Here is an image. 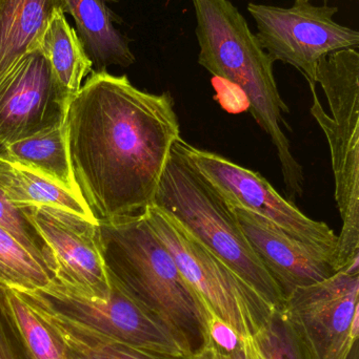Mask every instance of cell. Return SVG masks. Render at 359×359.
Returning a JSON list of instances; mask_svg holds the SVG:
<instances>
[{
	"label": "cell",
	"instance_id": "ac0fdd59",
	"mask_svg": "<svg viewBox=\"0 0 359 359\" xmlns=\"http://www.w3.org/2000/svg\"><path fill=\"white\" fill-rule=\"evenodd\" d=\"M0 156L36 170L79 196L72 174L65 123L4 145Z\"/></svg>",
	"mask_w": 359,
	"mask_h": 359
},
{
	"label": "cell",
	"instance_id": "7a4b0ae2",
	"mask_svg": "<svg viewBox=\"0 0 359 359\" xmlns=\"http://www.w3.org/2000/svg\"><path fill=\"white\" fill-rule=\"evenodd\" d=\"M97 230L110 278L162 318L193 355L210 345L214 316L183 278L145 212L98 219Z\"/></svg>",
	"mask_w": 359,
	"mask_h": 359
},
{
	"label": "cell",
	"instance_id": "8992f818",
	"mask_svg": "<svg viewBox=\"0 0 359 359\" xmlns=\"http://www.w3.org/2000/svg\"><path fill=\"white\" fill-rule=\"evenodd\" d=\"M143 212L209 312L240 339L254 337L276 310L155 205H150Z\"/></svg>",
	"mask_w": 359,
	"mask_h": 359
},
{
	"label": "cell",
	"instance_id": "44dd1931",
	"mask_svg": "<svg viewBox=\"0 0 359 359\" xmlns=\"http://www.w3.org/2000/svg\"><path fill=\"white\" fill-rule=\"evenodd\" d=\"M4 289L8 309L33 359H65L63 345L39 312L17 291Z\"/></svg>",
	"mask_w": 359,
	"mask_h": 359
},
{
	"label": "cell",
	"instance_id": "484cf974",
	"mask_svg": "<svg viewBox=\"0 0 359 359\" xmlns=\"http://www.w3.org/2000/svg\"><path fill=\"white\" fill-rule=\"evenodd\" d=\"M303 1H310V0H303Z\"/></svg>",
	"mask_w": 359,
	"mask_h": 359
},
{
	"label": "cell",
	"instance_id": "d4e9b609",
	"mask_svg": "<svg viewBox=\"0 0 359 359\" xmlns=\"http://www.w3.org/2000/svg\"><path fill=\"white\" fill-rule=\"evenodd\" d=\"M194 355L196 359H259L253 339H240L235 347L229 350L211 343Z\"/></svg>",
	"mask_w": 359,
	"mask_h": 359
},
{
	"label": "cell",
	"instance_id": "7c38bea8",
	"mask_svg": "<svg viewBox=\"0 0 359 359\" xmlns=\"http://www.w3.org/2000/svg\"><path fill=\"white\" fill-rule=\"evenodd\" d=\"M69 103L41 50L30 53L0 78V147L65 123Z\"/></svg>",
	"mask_w": 359,
	"mask_h": 359
},
{
	"label": "cell",
	"instance_id": "30bf717a",
	"mask_svg": "<svg viewBox=\"0 0 359 359\" xmlns=\"http://www.w3.org/2000/svg\"><path fill=\"white\" fill-rule=\"evenodd\" d=\"M282 308L318 359H359V271L299 287Z\"/></svg>",
	"mask_w": 359,
	"mask_h": 359
},
{
	"label": "cell",
	"instance_id": "d6986e66",
	"mask_svg": "<svg viewBox=\"0 0 359 359\" xmlns=\"http://www.w3.org/2000/svg\"><path fill=\"white\" fill-rule=\"evenodd\" d=\"M40 50L46 56L57 83L71 100L81 88L84 78L92 73L93 65L63 10L58 11L48 23Z\"/></svg>",
	"mask_w": 359,
	"mask_h": 359
},
{
	"label": "cell",
	"instance_id": "8fae6325",
	"mask_svg": "<svg viewBox=\"0 0 359 359\" xmlns=\"http://www.w3.org/2000/svg\"><path fill=\"white\" fill-rule=\"evenodd\" d=\"M27 209L54 255V280L89 299H107L111 282L98 242L97 221L54 206Z\"/></svg>",
	"mask_w": 359,
	"mask_h": 359
},
{
	"label": "cell",
	"instance_id": "2e32d148",
	"mask_svg": "<svg viewBox=\"0 0 359 359\" xmlns=\"http://www.w3.org/2000/svg\"><path fill=\"white\" fill-rule=\"evenodd\" d=\"M46 320L63 348L65 359H196L128 345L72 322L18 292Z\"/></svg>",
	"mask_w": 359,
	"mask_h": 359
},
{
	"label": "cell",
	"instance_id": "9c48e42d",
	"mask_svg": "<svg viewBox=\"0 0 359 359\" xmlns=\"http://www.w3.org/2000/svg\"><path fill=\"white\" fill-rule=\"evenodd\" d=\"M175 147L230 206L242 207L269 219L289 236L329 253L335 259L337 234L324 222L312 219L301 212L261 174L218 154L193 147L181 137Z\"/></svg>",
	"mask_w": 359,
	"mask_h": 359
},
{
	"label": "cell",
	"instance_id": "ba28073f",
	"mask_svg": "<svg viewBox=\"0 0 359 359\" xmlns=\"http://www.w3.org/2000/svg\"><path fill=\"white\" fill-rule=\"evenodd\" d=\"M248 11L263 50L274 61L301 72L309 86H316V69L324 57L359 46L358 31L334 20L337 6L295 0L289 8L251 2Z\"/></svg>",
	"mask_w": 359,
	"mask_h": 359
},
{
	"label": "cell",
	"instance_id": "603a6c76",
	"mask_svg": "<svg viewBox=\"0 0 359 359\" xmlns=\"http://www.w3.org/2000/svg\"><path fill=\"white\" fill-rule=\"evenodd\" d=\"M0 227L11 234L53 278L56 273L54 255L27 215V209L13 204L0 190Z\"/></svg>",
	"mask_w": 359,
	"mask_h": 359
},
{
	"label": "cell",
	"instance_id": "ffe728a7",
	"mask_svg": "<svg viewBox=\"0 0 359 359\" xmlns=\"http://www.w3.org/2000/svg\"><path fill=\"white\" fill-rule=\"evenodd\" d=\"M53 280L52 274L0 227V286L29 292L46 288Z\"/></svg>",
	"mask_w": 359,
	"mask_h": 359
},
{
	"label": "cell",
	"instance_id": "4fadbf2b",
	"mask_svg": "<svg viewBox=\"0 0 359 359\" xmlns=\"http://www.w3.org/2000/svg\"><path fill=\"white\" fill-rule=\"evenodd\" d=\"M255 255L284 293L322 282L337 273L332 255L289 236L269 219L232 207Z\"/></svg>",
	"mask_w": 359,
	"mask_h": 359
},
{
	"label": "cell",
	"instance_id": "e0dca14e",
	"mask_svg": "<svg viewBox=\"0 0 359 359\" xmlns=\"http://www.w3.org/2000/svg\"><path fill=\"white\" fill-rule=\"evenodd\" d=\"M0 190L16 206H54L97 221L77 194L17 162L0 156Z\"/></svg>",
	"mask_w": 359,
	"mask_h": 359
},
{
	"label": "cell",
	"instance_id": "6da1fadb",
	"mask_svg": "<svg viewBox=\"0 0 359 359\" xmlns=\"http://www.w3.org/2000/svg\"><path fill=\"white\" fill-rule=\"evenodd\" d=\"M67 151L78 194L93 217L143 212L181 138L169 93L135 88L126 75L95 73L70 100Z\"/></svg>",
	"mask_w": 359,
	"mask_h": 359
},
{
	"label": "cell",
	"instance_id": "277c9868",
	"mask_svg": "<svg viewBox=\"0 0 359 359\" xmlns=\"http://www.w3.org/2000/svg\"><path fill=\"white\" fill-rule=\"evenodd\" d=\"M152 204L229 266L274 309L282 307L284 293L249 244L233 208L175 144Z\"/></svg>",
	"mask_w": 359,
	"mask_h": 359
},
{
	"label": "cell",
	"instance_id": "3957f363",
	"mask_svg": "<svg viewBox=\"0 0 359 359\" xmlns=\"http://www.w3.org/2000/svg\"><path fill=\"white\" fill-rule=\"evenodd\" d=\"M192 2L197 23L198 63L244 93L253 118L275 147L287 194L290 201H295L303 194L305 176L282 130V124H286L284 114L290 109L278 90L273 72L275 61L230 0Z\"/></svg>",
	"mask_w": 359,
	"mask_h": 359
},
{
	"label": "cell",
	"instance_id": "7402d4cb",
	"mask_svg": "<svg viewBox=\"0 0 359 359\" xmlns=\"http://www.w3.org/2000/svg\"><path fill=\"white\" fill-rule=\"evenodd\" d=\"M259 359H318L301 331L282 308L252 337Z\"/></svg>",
	"mask_w": 359,
	"mask_h": 359
},
{
	"label": "cell",
	"instance_id": "9a60e30c",
	"mask_svg": "<svg viewBox=\"0 0 359 359\" xmlns=\"http://www.w3.org/2000/svg\"><path fill=\"white\" fill-rule=\"evenodd\" d=\"M63 0H0V78L23 57L40 50Z\"/></svg>",
	"mask_w": 359,
	"mask_h": 359
},
{
	"label": "cell",
	"instance_id": "cb8c5ba5",
	"mask_svg": "<svg viewBox=\"0 0 359 359\" xmlns=\"http://www.w3.org/2000/svg\"><path fill=\"white\" fill-rule=\"evenodd\" d=\"M0 359H33L0 286Z\"/></svg>",
	"mask_w": 359,
	"mask_h": 359
},
{
	"label": "cell",
	"instance_id": "52a82bcc",
	"mask_svg": "<svg viewBox=\"0 0 359 359\" xmlns=\"http://www.w3.org/2000/svg\"><path fill=\"white\" fill-rule=\"evenodd\" d=\"M110 278V276H109ZM107 299H89L53 280L46 288L19 292L54 313L128 345L162 353L192 356L185 341L153 312L110 278Z\"/></svg>",
	"mask_w": 359,
	"mask_h": 359
},
{
	"label": "cell",
	"instance_id": "5b68a950",
	"mask_svg": "<svg viewBox=\"0 0 359 359\" xmlns=\"http://www.w3.org/2000/svg\"><path fill=\"white\" fill-rule=\"evenodd\" d=\"M328 101L327 113L316 86H310V111L328 141L341 219L337 234V271L359 270V53L337 50L318 62L315 76Z\"/></svg>",
	"mask_w": 359,
	"mask_h": 359
},
{
	"label": "cell",
	"instance_id": "5bb4252c",
	"mask_svg": "<svg viewBox=\"0 0 359 359\" xmlns=\"http://www.w3.org/2000/svg\"><path fill=\"white\" fill-rule=\"evenodd\" d=\"M63 12L75 22L76 33L93 65V72L112 65L129 67L135 62L129 39L113 23L107 0H63Z\"/></svg>",
	"mask_w": 359,
	"mask_h": 359
}]
</instances>
